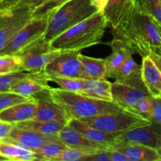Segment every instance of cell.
I'll return each mask as SVG.
<instances>
[{"mask_svg": "<svg viewBox=\"0 0 161 161\" xmlns=\"http://www.w3.org/2000/svg\"><path fill=\"white\" fill-rule=\"evenodd\" d=\"M113 38L128 46L142 58L151 53L161 54V37L157 23L143 12L135 0H130L112 28Z\"/></svg>", "mask_w": 161, "mask_h": 161, "instance_id": "1", "label": "cell"}, {"mask_svg": "<svg viewBox=\"0 0 161 161\" xmlns=\"http://www.w3.org/2000/svg\"><path fill=\"white\" fill-rule=\"evenodd\" d=\"M108 25L104 13L97 12L55 37L50 45L54 50L80 51L100 43Z\"/></svg>", "mask_w": 161, "mask_h": 161, "instance_id": "2", "label": "cell"}, {"mask_svg": "<svg viewBox=\"0 0 161 161\" xmlns=\"http://www.w3.org/2000/svg\"><path fill=\"white\" fill-rule=\"evenodd\" d=\"M50 96L67 113L70 119H81L124 110L114 102L98 100L61 88H50Z\"/></svg>", "mask_w": 161, "mask_h": 161, "instance_id": "3", "label": "cell"}, {"mask_svg": "<svg viewBox=\"0 0 161 161\" xmlns=\"http://www.w3.org/2000/svg\"><path fill=\"white\" fill-rule=\"evenodd\" d=\"M97 13L91 0H71L54 11L49 19L48 27L43 36L50 42L74 25Z\"/></svg>", "mask_w": 161, "mask_h": 161, "instance_id": "4", "label": "cell"}, {"mask_svg": "<svg viewBox=\"0 0 161 161\" xmlns=\"http://www.w3.org/2000/svg\"><path fill=\"white\" fill-rule=\"evenodd\" d=\"M80 120L91 127L113 134L123 133L130 129L151 123L147 118L127 109L83 118Z\"/></svg>", "mask_w": 161, "mask_h": 161, "instance_id": "5", "label": "cell"}, {"mask_svg": "<svg viewBox=\"0 0 161 161\" xmlns=\"http://www.w3.org/2000/svg\"><path fill=\"white\" fill-rule=\"evenodd\" d=\"M62 50H54L50 42L43 37L24 48L16 55L21 58L23 71L30 73L44 72L47 64L63 53Z\"/></svg>", "mask_w": 161, "mask_h": 161, "instance_id": "6", "label": "cell"}, {"mask_svg": "<svg viewBox=\"0 0 161 161\" xmlns=\"http://www.w3.org/2000/svg\"><path fill=\"white\" fill-rule=\"evenodd\" d=\"M50 16H33L0 51V55H16L30 44L43 37L48 27Z\"/></svg>", "mask_w": 161, "mask_h": 161, "instance_id": "7", "label": "cell"}, {"mask_svg": "<svg viewBox=\"0 0 161 161\" xmlns=\"http://www.w3.org/2000/svg\"><path fill=\"white\" fill-rule=\"evenodd\" d=\"M28 6H17L0 9V51L33 17Z\"/></svg>", "mask_w": 161, "mask_h": 161, "instance_id": "8", "label": "cell"}, {"mask_svg": "<svg viewBox=\"0 0 161 161\" xmlns=\"http://www.w3.org/2000/svg\"><path fill=\"white\" fill-rule=\"evenodd\" d=\"M80 51H64L47 64L44 73L49 80L52 77L84 79L81 63L79 60Z\"/></svg>", "mask_w": 161, "mask_h": 161, "instance_id": "9", "label": "cell"}, {"mask_svg": "<svg viewBox=\"0 0 161 161\" xmlns=\"http://www.w3.org/2000/svg\"><path fill=\"white\" fill-rule=\"evenodd\" d=\"M116 142L142 145L157 149L161 145V127L151 122L120 133Z\"/></svg>", "mask_w": 161, "mask_h": 161, "instance_id": "10", "label": "cell"}, {"mask_svg": "<svg viewBox=\"0 0 161 161\" xmlns=\"http://www.w3.org/2000/svg\"><path fill=\"white\" fill-rule=\"evenodd\" d=\"M49 90L41 91L32 97L37 104L33 119L42 122L58 121L67 125L70 121V118L63 108L53 101Z\"/></svg>", "mask_w": 161, "mask_h": 161, "instance_id": "11", "label": "cell"}, {"mask_svg": "<svg viewBox=\"0 0 161 161\" xmlns=\"http://www.w3.org/2000/svg\"><path fill=\"white\" fill-rule=\"evenodd\" d=\"M112 95L113 102L127 110L131 109L145 97L151 96L147 90L116 81L112 84Z\"/></svg>", "mask_w": 161, "mask_h": 161, "instance_id": "12", "label": "cell"}, {"mask_svg": "<svg viewBox=\"0 0 161 161\" xmlns=\"http://www.w3.org/2000/svg\"><path fill=\"white\" fill-rule=\"evenodd\" d=\"M109 45L112 53L105 58L107 78L115 79L116 73L129 58L135 54V52L124 42L116 38H113Z\"/></svg>", "mask_w": 161, "mask_h": 161, "instance_id": "13", "label": "cell"}, {"mask_svg": "<svg viewBox=\"0 0 161 161\" xmlns=\"http://www.w3.org/2000/svg\"><path fill=\"white\" fill-rule=\"evenodd\" d=\"M6 138H9L34 152L50 142L60 141L58 136H45L33 130L19 128L14 125L9 137Z\"/></svg>", "mask_w": 161, "mask_h": 161, "instance_id": "14", "label": "cell"}, {"mask_svg": "<svg viewBox=\"0 0 161 161\" xmlns=\"http://www.w3.org/2000/svg\"><path fill=\"white\" fill-rule=\"evenodd\" d=\"M49 81L50 80L44 72L32 73L30 76L13 85L9 91L30 98L41 91L50 89L51 86H49Z\"/></svg>", "mask_w": 161, "mask_h": 161, "instance_id": "15", "label": "cell"}, {"mask_svg": "<svg viewBox=\"0 0 161 161\" xmlns=\"http://www.w3.org/2000/svg\"><path fill=\"white\" fill-rule=\"evenodd\" d=\"M37 104L33 97L0 112V120L15 124L34 118Z\"/></svg>", "mask_w": 161, "mask_h": 161, "instance_id": "16", "label": "cell"}, {"mask_svg": "<svg viewBox=\"0 0 161 161\" xmlns=\"http://www.w3.org/2000/svg\"><path fill=\"white\" fill-rule=\"evenodd\" d=\"M68 125L80 131L91 141L103 146L107 149H109L114 144L116 138L119 135V134L105 132L103 130L96 128V127L88 125L80 119H70Z\"/></svg>", "mask_w": 161, "mask_h": 161, "instance_id": "17", "label": "cell"}, {"mask_svg": "<svg viewBox=\"0 0 161 161\" xmlns=\"http://www.w3.org/2000/svg\"><path fill=\"white\" fill-rule=\"evenodd\" d=\"M108 149L120 151L129 161H161L157 149L142 145L116 142Z\"/></svg>", "mask_w": 161, "mask_h": 161, "instance_id": "18", "label": "cell"}, {"mask_svg": "<svg viewBox=\"0 0 161 161\" xmlns=\"http://www.w3.org/2000/svg\"><path fill=\"white\" fill-rule=\"evenodd\" d=\"M141 70L143 82L150 95L161 97V72L149 55L142 58Z\"/></svg>", "mask_w": 161, "mask_h": 161, "instance_id": "19", "label": "cell"}, {"mask_svg": "<svg viewBox=\"0 0 161 161\" xmlns=\"http://www.w3.org/2000/svg\"><path fill=\"white\" fill-rule=\"evenodd\" d=\"M60 141L67 147L79 148V149H93V150H103L107 149L102 145L96 143L86 138L84 135L80 133L70 126H64L58 135Z\"/></svg>", "mask_w": 161, "mask_h": 161, "instance_id": "20", "label": "cell"}, {"mask_svg": "<svg viewBox=\"0 0 161 161\" xmlns=\"http://www.w3.org/2000/svg\"><path fill=\"white\" fill-rule=\"evenodd\" d=\"M0 156L9 160L33 161L37 160L34 151L14 142L9 138L0 140Z\"/></svg>", "mask_w": 161, "mask_h": 161, "instance_id": "21", "label": "cell"}, {"mask_svg": "<svg viewBox=\"0 0 161 161\" xmlns=\"http://www.w3.org/2000/svg\"><path fill=\"white\" fill-rule=\"evenodd\" d=\"M112 84L113 83L107 80L106 78L84 79V86L81 94L98 100L113 102Z\"/></svg>", "mask_w": 161, "mask_h": 161, "instance_id": "22", "label": "cell"}, {"mask_svg": "<svg viewBox=\"0 0 161 161\" xmlns=\"http://www.w3.org/2000/svg\"><path fill=\"white\" fill-rule=\"evenodd\" d=\"M19 128L26 129V130H33L35 132L45 135V136L52 137L58 136V133L61 131V129L65 126V124H61L58 121H37L35 119H28L23 122L17 123L14 124Z\"/></svg>", "mask_w": 161, "mask_h": 161, "instance_id": "23", "label": "cell"}, {"mask_svg": "<svg viewBox=\"0 0 161 161\" xmlns=\"http://www.w3.org/2000/svg\"><path fill=\"white\" fill-rule=\"evenodd\" d=\"M79 60L81 63L84 79L107 78L106 64L105 59L91 58L79 53Z\"/></svg>", "mask_w": 161, "mask_h": 161, "instance_id": "24", "label": "cell"}, {"mask_svg": "<svg viewBox=\"0 0 161 161\" xmlns=\"http://www.w3.org/2000/svg\"><path fill=\"white\" fill-rule=\"evenodd\" d=\"M130 1V0H108V4L104 10V15L112 28L116 26L123 9Z\"/></svg>", "mask_w": 161, "mask_h": 161, "instance_id": "25", "label": "cell"}, {"mask_svg": "<svg viewBox=\"0 0 161 161\" xmlns=\"http://www.w3.org/2000/svg\"><path fill=\"white\" fill-rule=\"evenodd\" d=\"M66 147L67 146L61 141L50 142L35 151V153L37 157V160L53 161Z\"/></svg>", "mask_w": 161, "mask_h": 161, "instance_id": "26", "label": "cell"}, {"mask_svg": "<svg viewBox=\"0 0 161 161\" xmlns=\"http://www.w3.org/2000/svg\"><path fill=\"white\" fill-rule=\"evenodd\" d=\"M100 150L79 149V148L66 147L53 161H79L84 160L85 158Z\"/></svg>", "mask_w": 161, "mask_h": 161, "instance_id": "27", "label": "cell"}, {"mask_svg": "<svg viewBox=\"0 0 161 161\" xmlns=\"http://www.w3.org/2000/svg\"><path fill=\"white\" fill-rule=\"evenodd\" d=\"M21 71L22 61L18 55H0V75Z\"/></svg>", "mask_w": 161, "mask_h": 161, "instance_id": "28", "label": "cell"}, {"mask_svg": "<svg viewBox=\"0 0 161 161\" xmlns=\"http://www.w3.org/2000/svg\"><path fill=\"white\" fill-rule=\"evenodd\" d=\"M50 81L56 83L59 88L71 92L81 94L84 86V79L66 78V77H52Z\"/></svg>", "mask_w": 161, "mask_h": 161, "instance_id": "29", "label": "cell"}, {"mask_svg": "<svg viewBox=\"0 0 161 161\" xmlns=\"http://www.w3.org/2000/svg\"><path fill=\"white\" fill-rule=\"evenodd\" d=\"M140 9L161 25V0H135Z\"/></svg>", "mask_w": 161, "mask_h": 161, "instance_id": "30", "label": "cell"}, {"mask_svg": "<svg viewBox=\"0 0 161 161\" xmlns=\"http://www.w3.org/2000/svg\"><path fill=\"white\" fill-rule=\"evenodd\" d=\"M140 71H141V66H139L135 62L133 57L131 56L127 59V61L118 71L115 77V81L123 83Z\"/></svg>", "mask_w": 161, "mask_h": 161, "instance_id": "31", "label": "cell"}, {"mask_svg": "<svg viewBox=\"0 0 161 161\" xmlns=\"http://www.w3.org/2000/svg\"><path fill=\"white\" fill-rule=\"evenodd\" d=\"M31 74L32 73L21 71V72H14V73L0 75V92L9 91L13 85L23 79L30 76Z\"/></svg>", "mask_w": 161, "mask_h": 161, "instance_id": "32", "label": "cell"}, {"mask_svg": "<svg viewBox=\"0 0 161 161\" xmlns=\"http://www.w3.org/2000/svg\"><path fill=\"white\" fill-rule=\"evenodd\" d=\"M30 98L24 97L16 93L11 92V91L0 92V112L16 104L29 100Z\"/></svg>", "mask_w": 161, "mask_h": 161, "instance_id": "33", "label": "cell"}, {"mask_svg": "<svg viewBox=\"0 0 161 161\" xmlns=\"http://www.w3.org/2000/svg\"><path fill=\"white\" fill-rule=\"evenodd\" d=\"M153 100L154 97L152 96H148L141 101L136 106L130 109V111L134 112L138 115L144 116L149 119V116L153 111Z\"/></svg>", "mask_w": 161, "mask_h": 161, "instance_id": "34", "label": "cell"}, {"mask_svg": "<svg viewBox=\"0 0 161 161\" xmlns=\"http://www.w3.org/2000/svg\"><path fill=\"white\" fill-rule=\"evenodd\" d=\"M71 0H50L46 4L34 11L33 16L51 15L56 9Z\"/></svg>", "mask_w": 161, "mask_h": 161, "instance_id": "35", "label": "cell"}, {"mask_svg": "<svg viewBox=\"0 0 161 161\" xmlns=\"http://www.w3.org/2000/svg\"><path fill=\"white\" fill-rule=\"evenodd\" d=\"M149 119L156 125L161 127V97H154L153 108Z\"/></svg>", "mask_w": 161, "mask_h": 161, "instance_id": "36", "label": "cell"}, {"mask_svg": "<svg viewBox=\"0 0 161 161\" xmlns=\"http://www.w3.org/2000/svg\"><path fill=\"white\" fill-rule=\"evenodd\" d=\"M48 1H50V0H20L14 6L25 5V6H28L33 11H35L43 6L44 4H46Z\"/></svg>", "mask_w": 161, "mask_h": 161, "instance_id": "37", "label": "cell"}, {"mask_svg": "<svg viewBox=\"0 0 161 161\" xmlns=\"http://www.w3.org/2000/svg\"><path fill=\"white\" fill-rule=\"evenodd\" d=\"M85 161H111L107 149H103L85 158Z\"/></svg>", "mask_w": 161, "mask_h": 161, "instance_id": "38", "label": "cell"}, {"mask_svg": "<svg viewBox=\"0 0 161 161\" xmlns=\"http://www.w3.org/2000/svg\"><path fill=\"white\" fill-rule=\"evenodd\" d=\"M14 124L0 120V140L8 138L12 130Z\"/></svg>", "mask_w": 161, "mask_h": 161, "instance_id": "39", "label": "cell"}, {"mask_svg": "<svg viewBox=\"0 0 161 161\" xmlns=\"http://www.w3.org/2000/svg\"><path fill=\"white\" fill-rule=\"evenodd\" d=\"M111 161H129L125 154L116 149H107Z\"/></svg>", "mask_w": 161, "mask_h": 161, "instance_id": "40", "label": "cell"}, {"mask_svg": "<svg viewBox=\"0 0 161 161\" xmlns=\"http://www.w3.org/2000/svg\"><path fill=\"white\" fill-rule=\"evenodd\" d=\"M92 6L97 10V12L104 13L108 0H91Z\"/></svg>", "mask_w": 161, "mask_h": 161, "instance_id": "41", "label": "cell"}, {"mask_svg": "<svg viewBox=\"0 0 161 161\" xmlns=\"http://www.w3.org/2000/svg\"><path fill=\"white\" fill-rule=\"evenodd\" d=\"M20 0H6L0 4V9L12 8Z\"/></svg>", "mask_w": 161, "mask_h": 161, "instance_id": "42", "label": "cell"}, {"mask_svg": "<svg viewBox=\"0 0 161 161\" xmlns=\"http://www.w3.org/2000/svg\"><path fill=\"white\" fill-rule=\"evenodd\" d=\"M149 57L152 58L153 61H154L157 66L158 67V69H160L161 72V54H159V53H151L149 54Z\"/></svg>", "mask_w": 161, "mask_h": 161, "instance_id": "43", "label": "cell"}, {"mask_svg": "<svg viewBox=\"0 0 161 161\" xmlns=\"http://www.w3.org/2000/svg\"><path fill=\"white\" fill-rule=\"evenodd\" d=\"M157 152H158V154H159V156H160V160H161V145L160 146H159L158 148H157Z\"/></svg>", "mask_w": 161, "mask_h": 161, "instance_id": "44", "label": "cell"}, {"mask_svg": "<svg viewBox=\"0 0 161 161\" xmlns=\"http://www.w3.org/2000/svg\"><path fill=\"white\" fill-rule=\"evenodd\" d=\"M7 160H9L7 158H6V157L0 156V161H7Z\"/></svg>", "mask_w": 161, "mask_h": 161, "instance_id": "45", "label": "cell"}, {"mask_svg": "<svg viewBox=\"0 0 161 161\" xmlns=\"http://www.w3.org/2000/svg\"><path fill=\"white\" fill-rule=\"evenodd\" d=\"M157 27H158V29H159V31H160V37H161V25H159V24H157Z\"/></svg>", "mask_w": 161, "mask_h": 161, "instance_id": "46", "label": "cell"}, {"mask_svg": "<svg viewBox=\"0 0 161 161\" xmlns=\"http://www.w3.org/2000/svg\"><path fill=\"white\" fill-rule=\"evenodd\" d=\"M4 1H6V0H0V4H1L2 3H3Z\"/></svg>", "mask_w": 161, "mask_h": 161, "instance_id": "47", "label": "cell"}]
</instances>
